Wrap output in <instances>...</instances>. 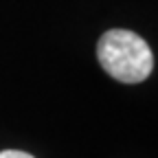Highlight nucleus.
I'll use <instances>...</instances> for the list:
<instances>
[{
    "label": "nucleus",
    "mask_w": 158,
    "mask_h": 158,
    "mask_svg": "<svg viewBox=\"0 0 158 158\" xmlns=\"http://www.w3.org/2000/svg\"><path fill=\"white\" fill-rule=\"evenodd\" d=\"M97 55L103 70L123 84H138L149 77L154 55L143 37L125 29H112L101 35Z\"/></svg>",
    "instance_id": "f257e3e1"
},
{
    "label": "nucleus",
    "mask_w": 158,
    "mask_h": 158,
    "mask_svg": "<svg viewBox=\"0 0 158 158\" xmlns=\"http://www.w3.org/2000/svg\"><path fill=\"white\" fill-rule=\"evenodd\" d=\"M0 158H33V156L27 152H18V149H5L0 152Z\"/></svg>",
    "instance_id": "f03ea898"
}]
</instances>
